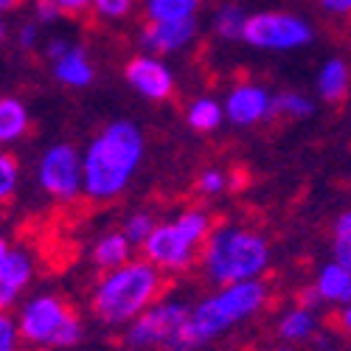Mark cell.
Returning a JSON list of instances; mask_svg holds the SVG:
<instances>
[{
  "instance_id": "obj_1",
  "label": "cell",
  "mask_w": 351,
  "mask_h": 351,
  "mask_svg": "<svg viewBox=\"0 0 351 351\" xmlns=\"http://www.w3.org/2000/svg\"><path fill=\"white\" fill-rule=\"evenodd\" d=\"M146 138L130 119H115L101 132H96L82 152L84 169V194L107 202L121 197L143 163Z\"/></svg>"
},
{
  "instance_id": "obj_2",
  "label": "cell",
  "mask_w": 351,
  "mask_h": 351,
  "mask_svg": "<svg viewBox=\"0 0 351 351\" xmlns=\"http://www.w3.org/2000/svg\"><path fill=\"white\" fill-rule=\"evenodd\" d=\"M163 276L152 261H127V265L107 270L104 278L93 287L90 312L104 326H130L132 320L146 312L160 295Z\"/></svg>"
},
{
  "instance_id": "obj_3",
  "label": "cell",
  "mask_w": 351,
  "mask_h": 351,
  "mask_svg": "<svg viewBox=\"0 0 351 351\" xmlns=\"http://www.w3.org/2000/svg\"><path fill=\"white\" fill-rule=\"evenodd\" d=\"M265 304H267V287L258 278L219 287L214 295L202 298L199 304L191 306L178 351H199L206 343L222 337L233 326L245 324L247 317L261 312Z\"/></svg>"
},
{
  "instance_id": "obj_4",
  "label": "cell",
  "mask_w": 351,
  "mask_h": 351,
  "mask_svg": "<svg viewBox=\"0 0 351 351\" xmlns=\"http://www.w3.org/2000/svg\"><path fill=\"white\" fill-rule=\"evenodd\" d=\"M270 245L253 228L242 225H222L211 230V237L202 245V270L208 281L225 287L237 281L258 278L270 267Z\"/></svg>"
},
{
  "instance_id": "obj_5",
  "label": "cell",
  "mask_w": 351,
  "mask_h": 351,
  "mask_svg": "<svg viewBox=\"0 0 351 351\" xmlns=\"http://www.w3.org/2000/svg\"><path fill=\"white\" fill-rule=\"evenodd\" d=\"M189 315H191V306L183 304L180 298L155 301L127 326V343L135 348L178 351L183 340V329L189 324Z\"/></svg>"
},
{
  "instance_id": "obj_6",
  "label": "cell",
  "mask_w": 351,
  "mask_h": 351,
  "mask_svg": "<svg viewBox=\"0 0 351 351\" xmlns=\"http://www.w3.org/2000/svg\"><path fill=\"white\" fill-rule=\"evenodd\" d=\"M242 40L256 51H298L315 40V28L306 17L289 12H256L247 14Z\"/></svg>"
},
{
  "instance_id": "obj_7",
  "label": "cell",
  "mask_w": 351,
  "mask_h": 351,
  "mask_svg": "<svg viewBox=\"0 0 351 351\" xmlns=\"http://www.w3.org/2000/svg\"><path fill=\"white\" fill-rule=\"evenodd\" d=\"M37 183L51 199L60 202H71L79 194H84L82 152L68 141L48 146L37 163Z\"/></svg>"
},
{
  "instance_id": "obj_8",
  "label": "cell",
  "mask_w": 351,
  "mask_h": 351,
  "mask_svg": "<svg viewBox=\"0 0 351 351\" xmlns=\"http://www.w3.org/2000/svg\"><path fill=\"white\" fill-rule=\"evenodd\" d=\"M73 315V309L53 292H40L32 295L17 315V326L25 343L32 346H53L56 335H60L62 324Z\"/></svg>"
},
{
  "instance_id": "obj_9",
  "label": "cell",
  "mask_w": 351,
  "mask_h": 351,
  "mask_svg": "<svg viewBox=\"0 0 351 351\" xmlns=\"http://www.w3.org/2000/svg\"><path fill=\"white\" fill-rule=\"evenodd\" d=\"M143 247V258L152 261L155 267L169 270V273H183L194 265L197 258V247L186 239V233L178 228V222H158L155 230L146 237Z\"/></svg>"
},
{
  "instance_id": "obj_10",
  "label": "cell",
  "mask_w": 351,
  "mask_h": 351,
  "mask_svg": "<svg viewBox=\"0 0 351 351\" xmlns=\"http://www.w3.org/2000/svg\"><path fill=\"white\" fill-rule=\"evenodd\" d=\"M222 107L225 121H230L233 127H256L273 119V93L256 82H239L228 90Z\"/></svg>"
},
{
  "instance_id": "obj_11",
  "label": "cell",
  "mask_w": 351,
  "mask_h": 351,
  "mask_svg": "<svg viewBox=\"0 0 351 351\" xmlns=\"http://www.w3.org/2000/svg\"><path fill=\"white\" fill-rule=\"evenodd\" d=\"M124 79L146 101H166L174 93V73L155 53H138L127 62Z\"/></svg>"
},
{
  "instance_id": "obj_12",
  "label": "cell",
  "mask_w": 351,
  "mask_h": 351,
  "mask_svg": "<svg viewBox=\"0 0 351 351\" xmlns=\"http://www.w3.org/2000/svg\"><path fill=\"white\" fill-rule=\"evenodd\" d=\"M194 37H197V17L174 20V23H149L141 32L138 43H141L143 53L166 56V53H178L186 45H191Z\"/></svg>"
},
{
  "instance_id": "obj_13",
  "label": "cell",
  "mask_w": 351,
  "mask_h": 351,
  "mask_svg": "<svg viewBox=\"0 0 351 351\" xmlns=\"http://www.w3.org/2000/svg\"><path fill=\"white\" fill-rule=\"evenodd\" d=\"M34 278V261L25 250L14 247L9 253V258L0 265V312H9L20 295L25 292V287Z\"/></svg>"
},
{
  "instance_id": "obj_14",
  "label": "cell",
  "mask_w": 351,
  "mask_h": 351,
  "mask_svg": "<svg viewBox=\"0 0 351 351\" xmlns=\"http://www.w3.org/2000/svg\"><path fill=\"white\" fill-rule=\"evenodd\" d=\"M51 71H53L56 82L65 84V87H73V90L90 87L93 79H96V68H93L90 56H87V51L82 45H71V51L65 56L51 62Z\"/></svg>"
},
{
  "instance_id": "obj_15",
  "label": "cell",
  "mask_w": 351,
  "mask_h": 351,
  "mask_svg": "<svg viewBox=\"0 0 351 351\" xmlns=\"http://www.w3.org/2000/svg\"><path fill=\"white\" fill-rule=\"evenodd\" d=\"M315 289L324 304H351V270L340 261H326L315 276Z\"/></svg>"
},
{
  "instance_id": "obj_16",
  "label": "cell",
  "mask_w": 351,
  "mask_h": 351,
  "mask_svg": "<svg viewBox=\"0 0 351 351\" xmlns=\"http://www.w3.org/2000/svg\"><path fill=\"white\" fill-rule=\"evenodd\" d=\"M315 87H317V96L329 101V104H337L348 96V87H351V68L346 60L340 56H332L320 65L317 71V79H315Z\"/></svg>"
},
{
  "instance_id": "obj_17",
  "label": "cell",
  "mask_w": 351,
  "mask_h": 351,
  "mask_svg": "<svg viewBox=\"0 0 351 351\" xmlns=\"http://www.w3.org/2000/svg\"><path fill=\"white\" fill-rule=\"evenodd\" d=\"M132 247L135 245L127 239L124 230H110V233H104L101 239H96V245L90 250V258H93V265L99 270L107 273V270H115V267L127 265L130 256H132Z\"/></svg>"
},
{
  "instance_id": "obj_18",
  "label": "cell",
  "mask_w": 351,
  "mask_h": 351,
  "mask_svg": "<svg viewBox=\"0 0 351 351\" xmlns=\"http://www.w3.org/2000/svg\"><path fill=\"white\" fill-rule=\"evenodd\" d=\"M32 115L28 107L14 96H0V143H14L28 135Z\"/></svg>"
},
{
  "instance_id": "obj_19",
  "label": "cell",
  "mask_w": 351,
  "mask_h": 351,
  "mask_svg": "<svg viewBox=\"0 0 351 351\" xmlns=\"http://www.w3.org/2000/svg\"><path fill=\"white\" fill-rule=\"evenodd\" d=\"M317 332V317H315V309L309 306H295L281 315L278 320V337L284 343H301V340H309L312 335Z\"/></svg>"
},
{
  "instance_id": "obj_20",
  "label": "cell",
  "mask_w": 351,
  "mask_h": 351,
  "mask_svg": "<svg viewBox=\"0 0 351 351\" xmlns=\"http://www.w3.org/2000/svg\"><path fill=\"white\" fill-rule=\"evenodd\" d=\"M225 121V107L222 101L211 99V96H199L189 104L186 110V124L194 132H217Z\"/></svg>"
},
{
  "instance_id": "obj_21",
  "label": "cell",
  "mask_w": 351,
  "mask_h": 351,
  "mask_svg": "<svg viewBox=\"0 0 351 351\" xmlns=\"http://www.w3.org/2000/svg\"><path fill=\"white\" fill-rule=\"evenodd\" d=\"M202 0H146L143 12L149 23H174L197 17Z\"/></svg>"
},
{
  "instance_id": "obj_22",
  "label": "cell",
  "mask_w": 351,
  "mask_h": 351,
  "mask_svg": "<svg viewBox=\"0 0 351 351\" xmlns=\"http://www.w3.org/2000/svg\"><path fill=\"white\" fill-rule=\"evenodd\" d=\"M245 23H247V14L242 12V6H237V3H222V6L217 9V14H214V32H217L219 40L233 43V40H242Z\"/></svg>"
},
{
  "instance_id": "obj_23",
  "label": "cell",
  "mask_w": 351,
  "mask_h": 351,
  "mask_svg": "<svg viewBox=\"0 0 351 351\" xmlns=\"http://www.w3.org/2000/svg\"><path fill=\"white\" fill-rule=\"evenodd\" d=\"M312 112H315V101L298 90H281L273 96V115L301 121V119H309Z\"/></svg>"
},
{
  "instance_id": "obj_24",
  "label": "cell",
  "mask_w": 351,
  "mask_h": 351,
  "mask_svg": "<svg viewBox=\"0 0 351 351\" xmlns=\"http://www.w3.org/2000/svg\"><path fill=\"white\" fill-rule=\"evenodd\" d=\"M174 222H178V228L186 233V239L194 247L206 245V239L211 237V217H208V211H202V208H189L180 217H174Z\"/></svg>"
},
{
  "instance_id": "obj_25",
  "label": "cell",
  "mask_w": 351,
  "mask_h": 351,
  "mask_svg": "<svg viewBox=\"0 0 351 351\" xmlns=\"http://www.w3.org/2000/svg\"><path fill=\"white\" fill-rule=\"evenodd\" d=\"M335 237H332V253L335 261L346 265L351 270V211H343L335 222Z\"/></svg>"
},
{
  "instance_id": "obj_26",
  "label": "cell",
  "mask_w": 351,
  "mask_h": 351,
  "mask_svg": "<svg viewBox=\"0 0 351 351\" xmlns=\"http://www.w3.org/2000/svg\"><path fill=\"white\" fill-rule=\"evenodd\" d=\"M20 186V163L14 155L0 152V202H9Z\"/></svg>"
},
{
  "instance_id": "obj_27",
  "label": "cell",
  "mask_w": 351,
  "mask_h": 351,
  "mask_svg": "<svg viewBox=\"0 0 351 351\" xmlns=\"http://www.w3.org/2000/svg\"><path fill=\"white\" fill-rule=\"evenodd\" d=\"M155 219L146 214V211H135V214H130L127 219H124V233H127V239L132 242V245H143L146 242V237L155 230Z\"/></svg>"
},
{
  "instance_id": "obj_28",
  "label": "cell",
  "mask_w": 351,
  "mask_h": 351,
  "mask_svg": "<svg viewBox=\"0 0 351 351\" xmlns=\"http://www.w3.org/2000/svg\"><path fill=\"white\" fill-rule=\"evenodd\" d=\"M228 189H230V174H225L222 169H206L197 180V191L206 197H217Z\"/></svg>"
},
{
  "instance_id": "obj_29",
  "label": "cell",
  "mask_w": 351,
  "mask_h": 351,
  "mask_svg": "<svg viewBox=\"0 0 351 351\" xmlns=\"http://www.w3.org/2000/svg\"><path fill=\"white\" fill-rule=\"evenodd\" d=\"M20 326L9 312H0V351H20Z\"/></svg>"
},
{
  "instance_id": "obj_30",
  "label": "cell",
  "mask_w": 351,
  "mask_h": 351,
  "mask_svg": "<svg viewBox=\"0 0 351 351\" xmlns=\"http://www.w3.org/2000/svg\"><path fill=\"white\" fill-rule=\"evenodd\" d=\"M82 337H84V326H82L79 315L73 312V315L65 320V324H62V329H60V335H56L53 346H56V348H71V346H79Z\"/></svg>"
},
{
  "instance_id": "obj_31",
  "label": "cell",
  "mask_w": 351,
  "mask_h": 351,
  "mask_svg": "<svg viewBox=\"0 0 351 351\" xmlns=\"http://www.w3.org/2000/svg\"><path fill=\"white\" fill-rule=\"evenodd\" d=\"M135 0H93V12L101 20H121L132 12Z\"/></svg>"
},
{
  "instance_id": "obj_32",
  "label": "cell",
  "mask_w": 351,
  "mask_h": 351,
  "mask_svg": "<svg viewBox=\"0 0 351 351\" xmlns=\"http://www.w3.org/2000/svg\"><path fill=\"white\" fill-rule=\"evenodd\" d=\"M60 6H56V0H34V23L40 25H48V23H56L60 20Z\"/></svg>"
},
{
  "instance_id": "obj_33",
  "label": "cell",
  "mask_w": 351,
  "mask_h": 351,
  "mask_svg": "<svg viewBox=\"0 0 351 351\" xmlns=\"http://www.w3.org/2000/svg\"><path fill=\"white\" fill-rule=\"evenodd\" d=\"M40 40V23H23L20 32H17V45L23 51H32Z\"/></svg>"
},
{
  "instance_id": "obj_34",
  "label": "cell",
  "mask_w": 351,
  "mask_h": 351,
  "mask_svg": "<svg viewBox=\"0 0 351 351\" xmlns=\"http://www.w3.org/2000/svg\"><path fill=\"white\" fill-rule=\"evenodd\" d=\"M71 51V43L65 40V37H51L48 43H45V56H48V62H56L60 56H65Z\"/></svg>"
},
{
  "instance_id": "obj_35",
  "label": "cell",
  "mask_w": 351,
  "mask_h": 351,
  "mask_svg": "<svg viewBox=\"0 0 351 351\" xmlns=\"http://www.w3.org/2000/svg\"><path fill=\"white\" fill-rule=\"evenodd\" d=\"M56 6H60L62 14L76 17V14L87 12V9H93V0H56Z\"/></svg>"
},
{
  "instance_id": "obj_36",
  "label": "cell",
  "mask_w": 351,
  "mask_h": 351,
  "mask_svg": "<svg viewBox=\"0 0 351 351\" xmlns=\"http://www.w3.org/2000/svg\"><path fill=\"white\" fill-rule=\"evenodd\" d=\"M320 9L329 12V14H337V17H346L351 14V0H317Z\"/></svg>"
},
{
  "instance_id": "obj_37",
  "label": "cell",
  "mask_w": 351,
  "mask_h": 351,
  "mask_svg": "<svg viewBox=\"0 0 351 351\" xmlns=\"http://www.w3.org/2000/svg\"><path fill=\"white\" fill-rule=\"evenodd\" d=\"M317 304H324V301H320L317 289H315V284H312V287H306V289L301 292V306H309V309H315Z\"/></svg>"
},
{
  "instance_id": "obj_38",
  "label": "cell",
  "mask_w": 351,
  "mask_h": 351,
  "mask_svg": "<svg viewBox=\"0 0 351 351\" xmlns=\"http://www.w3.org/2000/svg\"><path fill=\"white\" fill-rule=\"evenodd\" d=\"M337 324H340V329L346 335H351V304H343V309L337 315Z\"/></svg>"
},
{
  "instance_id": "obj_39",
  "label": "cell",
  "mask_w": 351,
  "mask_h": 351,
  "mask_svg": "<svg viewBox=\"0 0 351 351\" xmlns=\"http://www.w3.org/2000/svg\"><path fill=\"white\" fill-rule=\"evenodd\" d=\"M12 250H14V247L9 245V239L3 237V233H0V265H3V261L9 258V253H12Z\"/></svg>"
},
{
  "instance_id": "obj_40",
  "label": "cell",
  "mask_w": 351,
  "mask_h": 351,
  "mask_svg": "<svg viewBox=\"0 0 351 351\" xmlns=\"http://www.w3.org/2000/svg\"><path fill=\"white\" fill-rule=\"evenodd\" d=\"M23 3V0H0V14H6V12H12V9H17Z\"/></svg>"
},
{
  "instance_id": "obj_41",
  "label": "cell",
  "mask_w": 351,
  "mask_h": 351,
  "mask_svg": "<svg viewBox=\"0 0 351 351\" xmlns=\"http://www.w3.org/2000/svg\"><path fill=\"white\" fill-rule=\"evenodd\" d=\"M6 40V23H3V14H0V45Z\"/></svg>"
},
{
  "instance_id": "obj_42",
  "label": "cell",
  "mask_w": 351,
  "mask_h": 351,
  "mask_svg": "<svg viewBox=\"0 0 351 351\" xmlns=\"http://www.w3.org/2000/svg\"><path fill=\"white\" fill-rule=\"evenodd\" d=\"M276 351H295V348H289V346H278Z\"/></svg>"
},
{
  "instance_id": "obj_43",
  "label": "cell",
  "mask_w": 351,
  "mask_h": 351,
  "mask_svg": "<svg viewBox=\"0 0 351 351\" xmlns=\"http://www.w3.org/2000/svg\"><path fill=\"white\" fill-rule=\"evenodd\" d=\"M132 351H138V348H132Z\"/></svg>"
}]
</instances>
